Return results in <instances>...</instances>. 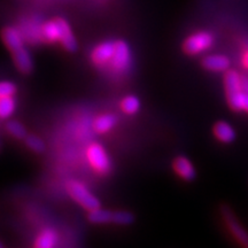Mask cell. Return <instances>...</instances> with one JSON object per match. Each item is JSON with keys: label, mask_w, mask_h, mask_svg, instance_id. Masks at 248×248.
<instances>
[{"label": "cell", "mask_w": 248, "mask_h": 248, "mask_svg": "<svg viewBox=\"0 0 248 248\" xmlns=\"http://www.w3.org/2000/svg\"><path fill=\"white\" fill-rule=\"evenodd\" d=\"M132 62L131 49L124 40H115V49L106 69L116 75L125 74L130 69Z\"/></svg>", "instance_id": "6da1fadb"}, {"label": "cell", "mask_w": 248, "mask_h": 248, "mask_svg": "<svg viewBox=\"0 0 248 248\" xmlns=\"http://www.w3.org/2000/svg\"><path fill=\"white\" fill-rule=\"evenodd\" d=\"M68 194L71 199H74L77 203L80 204L86 210H93L100 207V202L97 198L93 195L86 186L78 181H69L66 185Z\"/></svg>", "instance_id": "7a4b0ae2"}, {"label": "cell", "mask_w": 248, "mask_h": 248, "mask_svg": "<svg viewBox=\"0 0 248 248\" xmlns=\"http://www.w3.org/2000/svg\"><path fill=\"white\" fill-rule=\"evenodd\" d=\"M214 42L215 38L208 31H198L185 39L183 43V49L188 55H198L212 48Z\"/></svg>", "instance_id": "3957f363"}, {"label": "cell", "mask_w": 248, "mask_h": 248, "mask_svg": "<svg viewBox=\"0 0 248 248\" xmlns=\"http://www.w3.org/2000/svg\"><path fill=\"white\" fill-rule=\"evenodd\" d=\"M86 159H88L90 166L98 173L106 175L110 171L111 162L108 156L106 150L102 145L98 142H93L86 150Z\"/></svg>", "instance_id": "277c9868"}, {"label": "cell", "mask_w": 248, "mask_h": 248, "mask_svg": "<svg viewBox=\"0 0 248 248\" xmlns=\"http://www.w3.org/2000/svg\"><path fill=\"white\" fill-rule=\"evenodd\" d=\"M222 214L225 224L228 226L229 231L231 232V234L234 237V239L237 240L238 243L243 245V246L248 247V233L243 228V225L237 221V218H235L233 214H232L231 209L223 207Z\"/></svg>", "instance_id": "5b68a950"}, {"label": "cell", "mask_w": 248, "mask_h": 248, "mask_svg": "<svg viewBox=\"0 0 248 248\" xmlns=\"http://www.w3.org/2000/svg\"><path fill=\"white\" fill-rule=\"evenodd\" d=\"M114 49H115V42L107 40V42L101 43V44L95 46L94 49L92 51V62L97 67L105 68L106 69L111 57L114 54Z\"/></svg>", "instance_id": "8992f818"}, {"label": "cell", "mask_w": 248, "mask_h": 248, "mask_svg": "<svg viewBox=\"0 0 248 248\" xmlns=\"http://www.w3.org/2000/svg\"><path fill=\"white\" fill-rule=\"evenodd\" d=\"M202 66L204 69L213 73H225L230 69V59L223 54L207 55L202 59Z\"/></svg>", "instance_id": "52a82bcc"}, {"label": "cell", "mask_w": 248, "mask_h": 248, "mask_svg": "<svg viewBox=\"0 0 248 248\" xmlns=\"http://www.w3.org/2000/svg\"><path fill=\"white\" fill-rule=\"evenodd\" d=\"M1 37H2V40H4L5 45L7 46V48L12 52V53L15 51H17V49L24 47L23 36L22 33L16 29V28H13V27L5 28V29L2 30Z\"/></svg>", "instance_id": "ba28073f"}, {"label": "cell", "mask_w": 248, "mask_h": 248, "mask_svg": "<svg viewBox=\"0 0 248 248\" xmlns=\"http://www.w3.org/2000/svg\"><path fill=\"white\" fill-rule=\"evenodd\" d=\"M13 60L17 70L22 74H29L33 69V61L26 47H22L13 52Z\"/></svg>", "instance_id": "9c48e42d"}, {"label": "cell", "mask_w": 248, "mask_h": 248, "mask_svg": "<svg viewBox=\"0 0 248 248\" xmlns=\"http://www.w3.org/2000/svg\"><path fill=\"white\" fill-rule=\"evenodd\" d=\"M173 170L178 173L179 177L185 181H192L195 177V169L193 164L187 157L178 156L173 160Z\"/></svg>", "instance_id": "30bf717a"}, {"label": "cell", "mask_w": 248, "mask_h": 248, "mask_svg": "<svg viewBox=\"0 0 248 248\" xmlns=\"http://www.w3.org/2000/svg\"><path fill=\"white\" fill-rule=\"evenodd\" d=\"M59 23H60V40L59 42L61 43L62 46L69 52L76 51L77 48V43L75 37H74L73 31H71V28L66 20L63 18H58Z\"/></svg>", "instance_id": "8fae6325"}, {"label": "cell", "mask_w": 248, "mask_h": 248, "mask_svg": "<svg viewBox=\"0 0 248 248\" xmlns=\"http://www.w3.org/2000/svg\"><path fill=\"white\" fill-rule=\"evenodd\" d=\"M214 135L219 141L224 142V144H230L234 141L235 136H237L233 126L224 121H219L214 125Z\"/></svg>", "instance_id": "7c38bea8"}, {"label": "cell", "mask_w": 248, "mask_h": 248, "mask_svg": "<svg viewBox=\"0 0 248 248\" xmlns=\"http://www.w3.org/2000/svg\"><path fill=\"white\" fill-rule=\"evenodd\" d=\"M60 23L58 18L53 21H48L40 27V36L48 43H54L60 40Z\"/></svg>", "instance_id": "4fadbf2b"}, {"label": "cell", "mask_w": 248, "mask_h": 248, "mask_svg": "<svg viewBox=\"0 0 248 248\" xmlns=\"http://www.w3.org/2000/svg\"><path fill=\"white\" fill-rule=\"evenodd\" d=\"M229 106L235 111H247L248 113V92H245L243 88L240 91L226 97Z\"/></svg>", "instance_id": "5bb4252c"}, {"label": "cell", "mask_w": 248, "mask_h": 248, "mask_svg": "<svg viewBox=\"0 0 248 248\" xmlns=\"http://www.w3.org/2000/svg\"><path fill=\"white\" fill-rule=\"evenodd\" d=\"M116 121L113 114H102L93 121V129L97 133H106L115 126Z\"/></svg>", "instance_id": "9a60e30c"}, {"label": "cell", "mask_w": 248, "mask_h": 248, "mask_svg": "<svg viewBox=\"0 0 248 248\" xmlns=\"http://www.w3.org/2000/svg\"><path fill=\"white\" fill-rule=\"evenodd\" d=\"M58 244V234L52 229H45L37 237L35 241L36 248H52Z\"/></svg>", "instance_id": "2e32d148"}, {"label": "cell", "mask_w": 248, "mask_h": 248, "mask_svg": "<svg viewBox=\"0 0 248 248\" xmlns=\"http://www.w3.org/2000/svg\"><path fill=\"white\" fill-rule=\"evenodd\" d=\"M89 219L94 224H106L113 221V213L106 209H100L99 207V208L90 210Z\"/></svg>", "instance_id": "e0dca14e"}, {"label": "cell", "mask_w": 248, "mask_h": 248, "mask_svg": "<svg viewBox=\"0 0 248 248\" xmlns=\"http://www.w3.org/2000/svg\"><path fill=\"white\" fill-rule=\"evenodd\" d=\"M16 102L14 97L0 98V119H9L14 114Z\"/></svg>", "instance_id": "ac0fdd59"}, {"label": "cell", "mask_w": 248, "mask_h": 248, "mask_svg": "<svg viewBox=\"0 0 248 248\" xmlns=\"http://www.w3.org/2000/svg\"><path fill=\"white\" fill-rule=\"evenodd\" d=\"M121 108L125 114H136L140 108V101L135 95H128L121 102Z\"/></svg>", "instance_id": "d6986e66"}, {"label": "cell", "mask_w": 248, "mask_h": 248, "mask_svg": "<svg viewBox=\"0 0 248 248\" xmlns=\"http://www.w3.org/2000/svg\"><path fill=\"white\" fill-rule=\"evenodd\" d=\"M6 128H7V131L15 138L23 139L27 137L26 128L20 122H17V121H8L7 124H6Z\"/></svg>", "instance_id": "ffe728a7"}, {"label": "cell", "mask_w": 248, "mask_h": 248, "mask_svg": "<svg viewBox=\"0 0 248 248\" xmlns=\"http://www.w3.org/2000/svg\"><path fill=\"white\" fill-rule=\"evenodd\" d=\"M24 139H26L27 146L29 147L31 151L36 152V153H42V152H44L45 144L39 137H37L35 135H29Z\"/></svg>", "instance_id": "44dd1931"}, {"label": "cell", "mask_w": 248, "mask_h": 248, "mask_svg": "<svg viewBox=\"0 0 248 248\" xmlns=\"http://www.w3.org/2000/svg\"><path fill=\"white\" fill-rule=\"evenodd\" d=\"M111 222L120 225H128L133 222V216L128 212H115L113 213V221Z\"/></svg>", "instance_id": "7402d4cb"}, {"label": "cell", "mask_w": 248, "mask_h": 248, "mask_svg": "<svg viewBox=\"0 0 248 248\" xmlns=\"http://www.w3.org/2000/svg\"><path fill=\"white\" fill-rule=\"evenodd\" d=\"M16 92V86L13 82H0V98L14 97Z\"/></svg>", "instance_id": "603a6c76"}, {"label": "cell", "mask_w": 248, "mask_h": 248, "mask_svg": "<svg viewBox=\"0 0 248 248\" xmlns=\"http://www.w3.org/2000/svg\"><path fill=\"white\" fill-rule=\"evenodd\" d=\"M241 62H243L244 68H246L248 70V39L245 40L244 43V52L243 57H241Z\"/></svg>", "instance_id": "cb8c5ba5"}, {"label": "cell", "mask_w": 248, "mask_h": 248, "mask_svg": "<svg viewBox=\"0 0 248 248\" xmlns=\"http://www.w3.org/2000/svg\"><path fill=\"white\" fill-rule=\"evenodd\" d=\"M2 246H4V245H2V244H1V243H0V248H1V247H2Z\"/></svg>", "instance_id": "d4e9b609"}]
</instances>
